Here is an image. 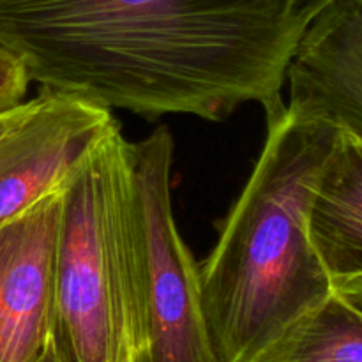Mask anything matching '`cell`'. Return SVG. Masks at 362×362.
<instances>
[{
  "label": "cell",
  "mask_w": 362,
  "mask_h": 362,
  "mask_svg": "<svg viewBox=\"0 0 362 362\" xmlns=\"http://www.w3.org/2000/svg\"><path fill=\"white\" fill-rule=\"evenodd\" d=\"M304 32L293 0H0L30 81L144 119L272 113Z\"/></svg>",
  "instance_id": "cell-1"
},
{
  "label": "cell",
  "mask_w": 362,
  "mask_h": 362,
  "mask_svg": "<svg viewBox=\"0 0 362 362\" xmlns=\"http://www.w3.org/2000/svg\"><path fill=\"white\" fill-rule=\"evenodd\" d=\"M338 133L286 103L267 115L253 172L200 265L202 303L219 362H251L334 292L311 243L310 214Z\"/></svg>",
  "instance_id": "cell-2"
},
{
  "label": "cell",
  "mask_w": 362,
  "mask_h": 362,
  "mask_svg": "<svg viewBox=\"0 0 362 362\" xmlns=\"http://www.w3.org/2000/svg\"><path fill=\"white\" fill-rule=\"evenodd\" d=\"M53 339L66 362H145L144 257L120 122L62 186Z\"/></svg>",
  "instance_id": "cell-3"
},
{
  "label": "cell",
  "mask_w": 362,
  "mask_h": 362,
  "mask_svg": "<svg viewBox=\"0 0 362 362\" xmlns=\"http://www.w3.org/2000/svg\"><path fill=\"white\" fill-rule=\"evenodd\" d=\"M172 131L159 126L131 141V170L145 271V362H219L202 303L200 265L172 205Z\"/></svg>",
  "instance_id": "cell-4"
},
{
  "label": "cell",
  "mask_w": 362,
  "mask_h": 362,
  "mask_svg": "<svg viewBox=\"0 0 362 362\" xmlns=\"http://www.w3.org/2000/svg\"><path fill=\"white\" fill-rule=\"evenodd\" d=\"M119 120L110 110L42 88L0 136V225L62 189Z\"/></svg>",
  "instance_id": "cell-5"
},
{
  "label": "cell",
  "mask_w": 362,
  "mask_h": 362,
  "mask_svg": "<svg viewBox=\"0 0 362 362\" xmlns=\"http://www.w3.org/2000/svg\"><path fill=\"white\" fill-rule=\"evenodd\" d=\"M62 189L0 225V362H42L55 332Z\"/></svg>",
  "instance_id": "cell-6"
},
{
  "label": "cell",
  "mask_w": 362,
  "mask_h": 362,
  "mask_svg": "<svg viewBox=\"0 0 362 362\" xmlns=\"http://www.w3.org/2000/svg\"><path fill=\"white\" fill-rule=\"evenodd\" d=\"M286 85L290 108L362 144V0H334L308 23Z\"/></svg>",
  "instance_id": "cell-7"
},
{
  "label": "cell",
  "mask_w": 362,
  "mask_h": 362,
  "mask_svg": "<svg viewBox=\"0 0 362 362\" xmlns=\"http://www.w3.org/2000/svg\"><path fill=\"white\" fill-rule=\"evenodd\" d=\"M310 235L332 285L362 278V144L345 131L322 170Z\"/></svg>",
  "instance_id": "cell-8"
},
{
  "label": "cell",
  "mask_w": 362,
  "mask_h": 362,
  "mask_svg": "<svg viewBox=\"0 0 362 362\" xmlns=\"http://www.w3.org/2000/svg\"><path fill=\"white\" fill-rule=\"evenodd\" d=\"M251 362H362V311L334 290Z\"/></svg>",
  "instance_id": "cell-9"
},
{
  "label": "cell",
  "mask_w": 362,
  "mask_h": 362,
  "mask_svg": "<svg viewBox=\"0 0 362 362\" xmlns=\"http://www.w3.org/2000/svg\"><path fill=\"white\" fill-rule=\"evenodd\" d=\"M28 83L30 78L20 57L0 46V115L25 103Z\"/></svg>",
  "instance_id": "cell-10"
},
{
  "label": "cell",
  "mask_w": 362,
  "mask_h": 362,
  "mask_svg": "<svg viewBox=\"0 0 362 362\" xmlns=\"http://www.w3.org/2000/svg\"><path fill=\"white\" fill-rule=\"evenodd\" d=\"M332 2H334V0H293V11H296L297 21L306 28L308 23H310L318 13Z\"/></svg>",
  "instance_id": "cell-11"
},
{
  "label": "cell",
  "mask_w": 362,
  "mask_h": 362,
  "mask_svg": "<svg viewBox=\"0 0 362 362\" xmlns=\"http://www.w3.org/2000/svg\"><path fill=\"white\" fill-rule=\"evenodd\" d=\"M336 292L341 297H345L350 304L359 308L362 311V278H354L349 281H343L334 286Z\"/></svg>",
  "instance_id": "cell-12"
},
{
  "label": "cell",
  "mask_w": 362,
  "mask_h": 362,
  "mask_svg": "<svg viewBox=\"0 0 362 362\" xmlns=\"http://www.w3.org/2000/svg\"><path fill=\"white\" fill-rule=\"evenodd\" d=\"M25 105H27V101L21 103V105L18 106V108H14V110H11V112H6V113H2V115H0V136H2V134L6 133V131L9 129V127L13 126L14 122H16L18 117H20L21 113H23Z\"/></svg>",
  "instance_id": "cell-13"
},
{
  "label": "cell",
  "mask_w": 362,
  "mask_h": 362,
  "mask_svg": "<svg viewBox=\"0 0 362 362\" xmlns=\"http://www.w3.org/2000/svg\"><path fill=\"white\" fill-rule=\"evenodd\" d=\"M42 362H66L62 359V356H60L59 349H57L55 339H52V343H49L48 352H46V356H45V359H42Z\"/></svg>",
  "instance_id": "cell-14"
}]
</instances>
